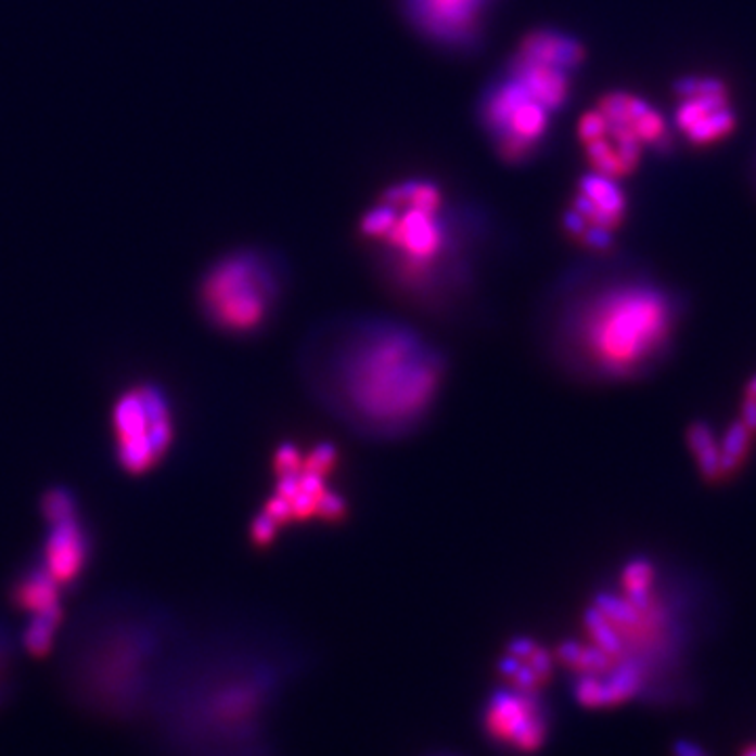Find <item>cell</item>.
Returning <instances> with one entry per match:
<instances>
[{"label": "cell", "mask_w": 756, "mask_h": 756, "mask_svg": "<svg viewBox=\"0 0 756 756\" xmlns=\"http://www.w3.org/2000/svg\"><path fill=\"white\" fill-rule=\"evenodd\" d=\"M311 668L282 623H192L137 729L154 756H286L282 715Z\"/></svg>", "instance_id": "1"}, {"label": "cell", "mask_w": 756, "mask_h": 756, "mask_svg": "<svg viewBox=\"0 0 756 756\" xmlns=\"http://www.w3.org/2000/svg\"><path fill=\"white\" fill-rule=\"evenodd\" d=\"M298 374L307 395L341 427L368 441H397L435 412L448 358L403 320L349 313L307 332Z\"/></svg>", "instance_id": "2"}, {"label": "cell", "mask_w": 756, "mask_h": 756, "mask_svg": "<svg viewBox=\"0 0 756 756\" xmlns=\"http://www.w3.org/2000/svg\"><path fill=\"white\" fill-rule=\"evenodd\" d=\"M192 623L165 601L110 591L67 618L55 675L69 706L101 723H143Z\"/></svg>", "instance_id": "3"}, {"label": "cell", "mask_w": 756, "mask_h": 756, "mask_svg": "<svg viewBox=\"0 0 756 756\" xmlns=\"http://www.w3.org/2000/svg\"><path fill=\"white\" fill-rule=\"evenodd\" d=\"M677 303L630 269L565 278L536 316V338L561 372L589 383H620L656 368L677 330Z\"/></svg>", "instance_id": "4"}, {"label": "cell", "mask_w": 756, "mask_h": 756, "mask_svg": "<svg viewBox=\"0 0 756 756\" xmlns=\"http://www.w3.org/2000/svg\"><path fill=\"white\" fill-rule=\"evenodd\" d=\"M360 235L406 305L437 322H473L479 305L475 257L435 183L387 188L363 215Z\"/></svg>", "instance_id": "5"}, {"label": "cell", "mask_w": 756, "mask_h": 756, "mask_svg": "<svg viewBox=\"0 0 756 756\" xmlns=\"http://www.w3.org/2000/svg\"><path fill=\"white\" fill-rule=\"evenodd\" d=\"M286 293V269L267 251H235L210 265L197 286L206 324L226 336H257L273 322Z\"/></svg>", "instance_id": "6"}, {"label": "cell", "mask_w": 756, "mask_h": 756, "mask_svg": "<svg viewBox=\"0 0 756 756\" xmlns=\"http://www.w3.org/2000/svg\"><path fill=\"white\" fill-rule=\"evenodd\" d=\"M336 466L338 450L330 441L316 444L309 450L284 441L273 454L276 490L251 526L253 542L257 547H269L278 529L295 524L343 522L349 504L330 484V475Z\"/></svg>", "instance_id": "7"}, {"label": "cell", "mask_w": 756, "mask_h": 756, "mask_svg": "<svg viewBox=\"0 0 756 756\" xmlns=\"http://www.w3.org/2000/svg\"><path fill=\"white\" fill-rule=\"evenodd\" d=\"M668 125L645 99L614 91L587 112L578 125V139L594 172L623 179L632 172L645 148L668 141Z\"/></svg>", "instance_id": "8"}, {"label": "cell", "mask_w": 756, "mask_h": 756, "mask_svg": "<svg viewBox=\"0 0 756 756\" xmlns=\"http://www.w3.org/2000/svg\"><path fill=\"white\" fill-rule=\"evenodd\" d=\"M116 466L143 477L163 466L177 439V410L165 385L137 381L116 395L110 410Z\"/></svg>", "instance_id": "9"}, {"label": "cell", "mask_w": 756, "mask_h": 756, "mask_svg": "<svg viewBox=\"0 0 756 756\" xmlns=\"http://www.w3.org/2000/svg\"><path fill=\"white\" fill-rule=\"evenodd\" d=\"M555 713L547 690L498 683L479 708V731L502 756H536L551 742Z\"/></svg>", "instance_id": "10"}, {"label": "cell", "mask_w": 756, "mask_h": 756, "mask_svg": "<svg viewBox=\"0 0 756 756\" xmlns=\"http://www.w3.org/2000/svg\"><path fill=\"white\" fill-rule=\"evenodd\" d=\"M585 62V47L555 30H536L522 38L509 72L549 112H558L572 91V76Z\"/></svg>", "instance_id": "11"}, {"label": "cell", "mask_w": 756, "mask_h": 756, "mask_svg": "<svg viewBox=\"0 0 756 756\" xmlns=\"http://www.w3.org/2000/svg\"><path fill=\"white\" fill-rule=\"evenodd\" d=\"M482 116L500 156L507 163H522L540 148L553 112L507 74L488 91Z\"/></svg>", "instance_id": "12"}, {"label": "cell", "mask_w": 756, "mask_h": 756, "mask_svg": "<svg viewBox=\"0 0 756 756\" xmlns=\"http://www.w3.org/2000/svg\"><path fill=\"white\" fill-rule=\"evenodd\" d=\"M625 215L626 196L618 179L592 170L578 183L563 226L587 248L605 253L614 233L623 226Z\"/></svg>", "instance_id": "13"}, {"label": "cell", "mask_w": 756, "mask_h": 756, "mask_svg": "<svg viewBox=\"0 0 756 756\" xmlns=\"http://www.w3.org/2000/svg\"><path fill=\"white\" fill-rule=\"evenodd\" d=\"M36 560L69 594L78 591L95 560V536L82 511L44 524Z\"/></svg>", "instance_id": "14"}, {"label": "cell", "mask_w": 756, "mask_h": 756, "mask_svg": "<svg viewBox=\"0 0 756 756\" xmlns=\"http://www.w3.org/2000/svg\"><path fill=\"white\" fill-rule=\"evenodd\" d=\"M675 123L695 145L721 141L735 129V114L725 85L710 76H690L679 85Z\"/></svg>", "instance_id": "15"}, {"label": "cell", "mask_w": 756, "mask_h": 756, "mask_svg": "<svg viewBox=\"0 0 756 756\" xmlns=\"http://www.w3.org/2000/svg\"><path fill=\"white\" fill-rule=\"evenodd\" d=\"M490 0H408L421 33L444 44L469 42L484 22Z\"/></svg>", "instance_id": "16"}, {"label": "cell", "mask_w": 756, "mask_h": 756, "mask_svg": "<svg viewBox=\"0 0 756 756\" xmlns=\"http://www.w3.org/2000/svg\"><path fill=\"white\" fill-rule=\"evenodd\" d=\"M558 656L529 637H517L504 648L498 672L500 683L527 690H547L555 677Z\"/></svg>", "instance_id": "17"}, {"label": "cell", "mask_w": 756, "mask_h": 756, "mask_svg": "<svg viewBox=\"0 0 756 756\" xmlns=\"http://www.w3.org/2000/svg\"><path fill=\"white\" fill-rule=\"evenodd\" d=\"M66 597L67 592L38 560L20 567L9 587L11 605L26 618L57 607H66Z\"/></svg>", "instance_id": "18"}, {"label": "cell", "mask_w": 756, "mask_h": 756, "mask_svg": "<svg viewBox=\"0 0 756 756\" xmlns=\"http://www.w3.org/2000/svg\"><path fill=\"white\" fill-rule=\"evenodd\" d=\"M67 618H69L67 607H57L51 612L28 616L22 630L17 632L24 656H33V658L53 656L62 639V632L66 628Z\"/></svg>", "instance_id": "19"}, {"label": "cell", "mask_w": 756, "mask_h": 756, "mask_svg": "<svg viewBox=\"0 0 756 756\" xmlns=\"http://www.w3.org/2000/svg\"><path fill=\"white\" fill-rule=\"evenodd\" d=\"M22 656L17 632L0 620V710L15 700L22 685Z\"/></svg>", "instance_id": "20"}, {"label": "cell", "mask_w": 756, "mask_h": 756, "mask_svg": "<svg viewBox=\"0 0 756 756\" xmlns=\"http://www.w3.org/2000/svg\"><path fill=\"white\" fill-rule=\"evenodd\" d=\"M38 509H40L42 522L49 524L82 511V502H80V496L69 486H51L40 496Z\"/></svg>", "instance_id": "21"}, {"label": "cell", "mask_w": 756, "mask_h": 756, "mask_svg": "<svg viewBox=\"0 0 756 756\" xmlns=\"http://www.w3.org/2000/svg\"><path fill=\"white\" fill-rule=\"evenodd\" d=\"M690 446L702 473H706L713 479L721 477V448L715 435L710 433V428L702 427V425L691 428Z\"/></svg>", "instance_id": "22"}, {"label": "cell", "mask_w": 756, "mask_h": 756, "mask_svg": "<svg viewBox=\"0 0 756 756\" xmlns=\"http://www.w3.org/2000/svg\"><path fill=\"white\" fill-rule=\"evenodd\" d=\"M704 751L691 742V740H679L672 744V756H702Z\"/></svg>", "instance_id": "23"}, {"label": "cell", "mask_w": 756, "mask_h": 756, "mask_svg": "<svg viewBox=\"0 0 756 756\" xmlns=\"http://www.w3.org/2000/svg\"><path fill=\"white\" fill-rule=\"evenodd\" d=\"M738 756H756V742H751V744H746L742 751H740V755Z\"/></svg>", "instance_id": "24"}, {"label": "cell", "mask_w": 756, "mask_h": 756, "mask_svg": "<svg viewBox=\"0 0 756 756\" xmlns=\"http://www.w3.org/2000/svg\"><path fill=\"white\" fill-rule=\"evenodd\" d=\"M427 756H462V755H457V753H433V755H427Z\"/></svg>", "instance_id": "25"}, {"label": "cell", "mask_w": 756, "mask_h": 756, "mask_svg": "<svg viewBox=\"0 0 756 756\" xmlns=\"http://www.w3.org/2000/svg\"><path fill=\"white\" fill-rule=\"evenodd\" d=\"M702 756H706V753H704V755H702Z\"/></svg>", "instance_id": "26"}]
</instances>
